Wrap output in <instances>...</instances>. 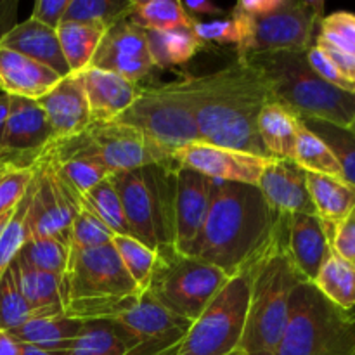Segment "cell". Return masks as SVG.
I'll return each mask as SVG.
<instances>
[{
    "instance_id": "obj_46",
    "label": "cell",
    "mask_w": 355,
    "mask_h": 355,
    "mask_svg": "<svg viewBox=\"0 0 355 355\" xmlns=\"http://www.w3.org/2000/svg\"><path fill=\"white\" fill-rule=\"evenodd\" d=\"M305 55H307V62L311 64V68L314 69V71L318 73L324 82H328L329 85L336 87V89L347 90V92H354L352 83L347 82V80L343 78L342 73L336 69V66L333 64L331 59L328 58V54H326L319 45L312 44L311 47L307 49V52H305Z\"/></svg>"
},
{
    "instance_id": "obj_52",
    "label": "cell",
    "mask_w": 355,
    "mask_h": 355,
    "mask_svg": "<svg viewBox=\"0 0 355 355\" xmlns=\"http://www.w3.org/2000/svg\"><path fill=\"white\" fill-rule=\"evenodd\" d=\"M7 114H9V96H6V94H0V158H6V156H3L2 139H3V128H6Z\"/></svg>"
},
{
    "instance_id": "obj_42",
    "label": "cell",
    "mask_w": 355,
    "mask_h": 355,
    "mask_svg": "<svg viewBox=\"0 0 355 355\" xmlns=\"http://www.w3.org/2000/svg\"><path fill=\"white\" fill-rule=\"evenodd\" d=\"M113 238V232L103 224V220L87 205L82 210L76 211L75 217H73L71 229H69V248H99V246L111 245Z\"/></svg>"
},
{
    "instance_id": "obj_22",
    "label": "cell",
    "mask_w": 355,
    "mask_h": 355,
    "mask_svg": "<svg viewBox=\"0 0 355 355\" xmlns=\"http://www.w3.org/2000/svg\"><path fill=\"white\" fill-rule=\"evenodd\" d=\"M87 101L90 107V120L116 121L141 94L139 83L128 82L123 76L97 68H87L82 73Z\"/></svg>"
},
{
    "instance_id": "obj_45",
    "label": "cell",
    "mask_w": 355,
    "mask_h": 355,
    "mask_svg": "<svg viewBox=\"0 0 355 355\" xmlns=\"http://www.w3.org/2000/svg\"><path fill=\"white\" fill-rule=\"evenodd\" d=\"M193 31L201 44L236 45V47L241 44V26L234 17L217 21H196Z\"/></svg>"
},
{
    "instance_id": "obj_16",
    "label": "cell",
    "mask_w": 355,
    "mask_h": 355,
    "mask_svg": "<svg viewBox=\"0 0 355 355\" xmlns=\"http://www.w3.org/2000/svg\"><path fill=\"white\" fill-rule=\"evenodd\" d=\"M90 68L104 69L139 83L155 69L144 28L132 23L127 16L111 24L104 33Z\"/></svg>"
},
{
    "instance_id": "obj_19",
    "label": "cell",
    "mask_w": 355,
    "mask_h": 355,
    "mask_svg": "<svg viewBox=\"0 0 355 355\" xmlns=\"http://www.w3.org/2000/svg\"><path fill=\"white\" fill-rule=\"evenodd\" d=\"M37 103L47 116L54 139L78 135L92 123L82 73L62 76Z\"/></svg>"
},
{
    "instance_id": "obj_41",
    "label": "cell",
    "mask_w": 355,
    "mask_h": 355,
    "mask_svg": "<svg viewBox=\"0 0 355 355\" xmlns=\"http://www.w3.org/2000/svg\"><path fill=\"white\" fill-rule=\"evenodd\" d=\"M128 2L116 0H69L64 21L111 26L127 16Z\"/></svg>"
},
{
    "instance_id": "obj_34",
    "label": "cell",
    "mask_w": 355,
    "mask_h": 355,
    "mask_svg": "<svg viewBox=\"0 0 355 355\" xmlns=\"http://www.w3.org/2000/svg\"><path fill=\"white\" fill-rule=\"evenodd\" d=\"M61 355H127L123 338L110 321H87Z\"/></svg>"
},
{
    "instance_id": "obj_51",
    "label": "cell",
    "mask_w": 355,
    "mask_h": 355,
    "mask_svg": "<svg viewBox=\"0 0 355 355\" xmlns=\"http://www.w3.org/2000/svg\"><path fill=\"white\" fill-rule=\"evenodd\" d=\"M0 355H19V343L3 329H0Z\"/></svg>"
},
{
    "instance_id": "obj_28",
    "label": "cell",
    "mask_w": 355,
    "mask_h": 355,
    "mask_svg": "<svg viewBox=\"0 0 355 355\" xmlns=\"http://www.w3.org/2000/svg\"><path fill=\"white\" fill-rule=\"evenodd\" d=\"M17 284L28 304L42 315L62 314V277L33 269L21 255L14 260Z\"/></svg>"
},
{
    "instance_id": "obj_3",
    "label": "cell",
    "mask_w": 355,
    "mask_h": 355,
    "mask_svg": "<svg viewBox=\"0 0 355 355\" xmlns=\"http://www.w3.org/2000/svg\"><path fill=\"white\" fill-rule=\"evenodd\" d=\"M290 215H281L276 234L250 266V300L239 349L246 355H276L290 321L291 297L307 283L288 253Z\"/></svg>"
},
{
    "instance_id": "obj_37",
    "label": "cell",
    "mask_w": 355,
    "mask_h": 355,
    "mask_svg": "<svg viewBox=\"0 0 355 355\" xmlns=\"http://www.w3.org/2000/svg\"><path fill=\"white\" fill-rule=\"evenodd\" d=\"M38 314L23 297L17 284L14 262L0 277V329L12 331Z\"/></svg>"
},
{
    "instance_id": "obj_54",
    "label": "cell",
    "mask_w": 355,
    "mask_h": 355,
    "mask_svg": "<svg viewBox=\"0 0 355 355\" xmlns=\"http://www.w3.org/2000/svg\"><path fill=\"white\" fill-rule=\"evenodd\" d=\"M12 211H9V214H6V215H0V234H2V231H3V229H6L7 222H9V218H10V215H12Z\"/></svg>"
},
{
    "instance_id": "obj_24",
    "label": "cell",
    "mask_w": 355,
    "mask_h": 355,
    "mask_svg": "<svg viewBox=\"0 0 355 355\" xmlns=\"http://www.w3.org/2000/svg\"><path fill=\"white\" fill-rule=\"evenodd\" d=\"M0 47L28 55L61 76L69 75V68L59 44L58 30L44 26L31 17L7 30L0 37Z\"/></svg>"
},
{
    "instance_id": "obj_15",
    "label": "cell",
    "mask_w": 355,
    "mask_h": 355,
    "mask_svg": "<svg viewBox=\"0 0 355 355\" xmlns=\"http://www.w3.org/2000/svg\"><path fill=\"white\" fill-rule=\"evenodd\" d=\"M173 159L179 166L194 170L211 180L257 187L263 170L272 158L198 141L177 149L173 153Z\"/></svg>"
},
{
    "instance_id": "obj_55",
    "label": "cell",
    "mask_w": 355,
    "mask_h": 355,
    "mask_svg": "<svg viewBox=\"0 0 355 355\" xmlns=\"http://www.w3.org/2000/svg\"><path fill=\"white\" fill-rule=\"evenodd\" d=\"M12 165H16V163L9 162V159H6V158H0V172H2V170H6L7 166H12ZM19 166H23V165H19Z\"/></svg>"
},
{
    "instance_id": "obj_48",
    "label": "cell",
    "mask_w": 355,
    "mask_h": 355,
    "mask_svg": "<svg viewBox=\"0 0 355 355\" xmlns=\"http://www.w3.org/2000/svg\"><path fill=\"white\" fill-rule=\"evenodd\" d=\"M68 3L69 0H38L30 17L42 23L44 26L58 30L59 24L64 21Z\"/></svg>"
},
{
    "instance_id": "obj_12",
    "label": "cell",
    "mask_w": 355,
    "mask_h": 355,
    "mask_svg": "<svg viewBox=\"0 0 355 355\" xmlns=\"http://www.w3.org/2000/svg\"><path fill=\"white\" fill-rule=\"evenodd\" d=\"M127 345V355H175L191 321L166 311L148 291L110 319Z\"/></svg>"
},
{
    "instance_id": "obj_10",
    "label": "cell",
    "mask_w": 355,
    "mask_h": 355,
    "mask_svg": "<svg viewBox=\"0 0 355 355\" xmlns=\"http://www.w3.org/2000/svg\"><path fill=\"white\" fill-rule=\"evenodd\" d=\"M231 277L211 263L177 252L158 253L148 293L166 311L196 321Z\"/></svg>"
},
{
    "instance_id": "obj_30",
    "label": "cell",
    "mask_w": 355,
    "mask_h": 355,
    "mask_svg": "<svg viewBox=\"0 0 355 355\" xmlns=\"http://www.w3.org/2000/svg\"><path fill=\"white\" fill-rule=\"evenodd\" d=\"M148 45L155 68L184 64L203 47L194 35L193 28H177L166 31H148Z\"/></svg>"
},
{
    "instance_id": "obj_36",
    "label": "cell",
    "mask_w": 355,
    "mask_h": 355,
    "mask_svg": "<svg viewBox=\"0 0 355 355\" xmlns=\"http://www.w3.org/2000/svg\"><path fill=\"white\" fill-rule=\"evenodd\" d=\"M111 245H113L118 259L121 260L125 270L132 277V281L137 284L139 290L142 293L148 291L153 270L158 262V253L153 252L144 243L132 238V236H114Z\"/></svg>"
},
{
    "instance_id": "obj_25",
    "label": "cell",
    "mask_w": 355,
    "mask_h": 355,
    "mask_svg": "<svg viewBox=\"0 0 355 355\" xmlns=\"http://www.w3.org/2000/svg\"><path fill=\"white\" fill-rule=\"evenodd\" d=\"M307 189L328 236L355 211V189L345 180L307 172Z\"/></svg>"
},
{
    "instance_id": "obj_39",
    "label": "cell",
    "mask_w": 355,
    "mask_h": 355,
    "mask_svg": "<svg viewBox=\"0 0 355 355\" xmlns=\"http://www.w3.org/2000/svg\"><path fill=\"white\" fill-rule=\"evenodd\" d=\"M33 269L62 277L69 259V243L58 238H30L19 253Z\"/></svg>"
},
{
    "instance_id": "obj_23",
    "label": "cell",
    "mask_w": 355,
    "mask_h": 355,
    "mask_svg": "<svg viewBox=\"0 0 355 355\" xmlns=\"http://www.w3.org/2000/svg\"><path fill=\"white\" fill-rule=\"evenodd\" d=\"M61 78L28 55L0 47V92L6 96L38 101Z\"/></svg>"
},
{
    "instance_id": "obj_44",
    "label": "cell",
    "mask_w": 355,
    "mask_h": 355,
    "mask_svg": "<svg viewBox=\"0 0 355 355\" xmlns=\"http://www.w3.org/2000/svg\"><path fill=\"white\" fill-rule=\"evenodd\" d=\"M33 175V165H12L0 172V215L9 214L17 207L21 198L26 193Z\"/></svg>"
},
{
    "instance_id": "obj_5",
    "label": "cell",
    "mask_w": 355,
    "mask_h": 355,
    "mask_svg": "<svg viewBox=\"0 0 355 355\" xmlns=\"http://www.w3.org/2000/svg\"><path fill=\"white\" fill-rule=\"evenodd\" d=\"M305 52H267L250 55L246 61L263 73L274 101L302 120H319L349 128L355 120V94L324 82L311 68Z\"/></svg>"
},
{
    "instance_id": "obj_31",
    "label": "cell",
    "mask_w": 355,
    "mask_h": 355,
    "mask_svg": "<svg viewBox=\"0 0 355 355\" xmlns=\"http://www.w3.org/2000/svg\"><path fill=\"white\" fill-rule=\"evenodd\" d=\"M127 17L148 31L193 28L191 19L177 0H134L128 2Z\"/></svg>"
},
{
    "instance_id": "obj_33",
    "label": "cell",
    "mask_w": 355,
    "mask_h": 355,
    "mask_svg": "<svg viewBox=\"0 0 355 355\" xmlns=\"http://www.w3.org/2000/svg\"><path fill=\"white\" fill-rule=\"evenodd\" d=\"M293 162L304 172L343 180V172L340 168V163L336 156L333 155L331 149H329V146L318 134H314L304 121H302L297 144H295Z\"/></svg>"
},
{
    "instance_id": "obj_35",
    "label": "cell",
    "mask_w": 355,
    "mask_h": 355,
    "mask_svg": "<svg viewBox=\"0 0 355 355\" xmlns=\"http://www.w3.org/2000/svg\"><path fill=\"white\" fill-rule=\"evenodd\" d=\"M83 198H85L87 207L103 220V224L114 236H132L123 203L110 177L94 186L89 193L83 194Z\"/></svg>"
},
{
    "instance_id": "obj_32",
    "label": "cell",
    "mask_w": 355,
    "mask_h": 355,
    "mask_svg": "<svg viewBox=\"0 0 355 355\" xmlns=\"http://www.w3.org/2000/svg\"><path fill=\"white\" fill-rule=\"evenodd\" d=\"M311 284L338 307H355V267L335 252L329 255Z\"/></svg>"
},
{
    "instance_id": "obj_13",
    "label": "cell",
    "mask_w": 355,
    "mask_h": 355,
    "mask_svg": "<svg viewBox=\"0 0 355 355\" xmlns=\"http://www.w3.org/2000/svg\"><path fill=\"white\" fill-rule=\"evenodd\" d=\"M33 166V193L28 210L30 238H58L69 243L73 217L82 210L78 194L55 172L42 151Z\"/></svg>"
},
{
    "instance_id": "obj_1",
    "label": "cell",
    "mask_w": 355,
    "mask_h": 355,
    "mask_svg": "<svg viewBox=\"0 0 355 355\" xmlns=\"http://www.w3.org/2000/svg\"><path fill=\"white\" fill-rule=\"evenodd\" d=\"M194 101L201 142L270 158L257 123L260 111L274 96L255 64L238 59L218 71L194 76Z\"/></svg>"
},
{
    "instance_id": "obj_43",
    "label": "cell",
    "mask_w": 355,
    "mask_h": 355,
    "mask_svg": "<svg viewBox=\"0 0 355 355\" xmlns=\"http://www.w3.org/2000/svg\"><path fill=\"white\" fill-rule=\"evenodd\" d=\"M318 38L355 58V14L336 10L319 21Z\"/></svg>"
},
{
    "instance_id": "obj_18",
    "label": "cell",
    "mask_w": 355,
    "mask_h": 355,
    "mask_svg": "<svg viewBox=\"0 0 355 355\" xmlns=\"http://www.w3.org/2000/svg\"><path fill=\"white\" fill-rule=\"evenodd\" d=\"M54 139L47 116L37 101L9 97L3 128V156L16 165H33L38 153Z\"/></svg>"
},
{
    "instance_id": "obj_8",
    "label": "cell",
    "mask_w": 355,
    "mask_h": 355,
    "mask_svg": "<svg viewBox=\"0 0 355 355\" xmlns=\"http://www.w3.org/2000/svg\"><path fill=\"white\" fill-rule=\"evenodd\" d=\"M116 121L142 132L172 155L198 142L194 76L142 89L135 103Z\"/></svg>"
},
{
    "instance_id": "obj_27",
    "label": "cell",
    "mask_w": 355,
    "mask_h": 355,
    "mask_svg": "<svg viewBox=\"0 0 355 355\" xmlns=\"http://www.w3.org/2000/svg\"><path fill=\"white\" fill-rule=\"evenodd\" d=\"M82 321L66 318L64 314L37 315L19 328L9 331L17 343L33 345L49 352L62 354L69 349L82 329Z\"/></svg>"
},
{
    "instance_id": "obj_29",
    "label": "cell",
    "mask_w": 355,
    "mask_h": 355,
    "mask_svg": "<svg viewBox=\"0 0 355 355\" xmlns=\"http://www.w3.org/2000/svg\"><path fill=\"white\" fill-rule=\"evenodd\" d=\"M110 26L62 21L58 28V38L69 73H83L90 68L94 54Z\"/></svg>"
},
{
    "instance_id": "obj_57",
    "label": "cell",
    "mask_w": 355,
    "mask_h": 355,
    "mask_svg": "<svg viewBox=\"0 0 355 355\" xmlns=\"http://www.w3.org/2000/svg\"><path fill=\"white\" fill-rule=\"evenodd\" d=\"M354 94H355V83H354Z\"/></svg>"
},
{
    "instance_id": "obj_21",
    "label": "cell",
    "mask_w": 355,
    "mask_h": 355,
    "mask_svg": "<svg viewBox=\"0 0 355 355\" xmlns=\"http://www.w3.org/2000/svg\"><path fill=\"white\" fill-rule=\"evenodd\" d=\"M288 253L304 279L312 283L333 253L328 231L318 215H291L288 224Z\"/></svg>"
},
{
    "instance_id": "obj_7",
    "label": "cell",
    "mask_w": 355,
    "mask_h": 355,
    "mask_svg": "<svg viewBox=\"0 0 355 355\" xmlns=\"http://www.w3.org/2000/svg\"><path fill=\"white\" fill-rule=\"evenodd\" d=\"M276 355H355V307H338L314 284L302 283Z\"/></svg>"
},
{
    "instance_id": "obj_11",
    "label": "cell",
    "mask_w": 355,
    "mask_h": 355,
    "mask_svg": "<svg viewBox=\"0 0 355 355\" xmlns=\"http://www.w3.org/2000/svg\"><path fill=\"white\" fill-rule=\"evenodd\" d=\"M250 300V270L236 274L208 304L175 355H229L239 349Z\"/></svg>"
},
{
    "instance_id": "obj_50",
    "label": "cell",
    "mask_w": 355,
    "mask_h": 355,
    "mask_svg": "<svg viewBox=\"0 0 355 355\" xmlns=\"http://www.w3.org/2000/svg\"><path fill=\"white\" fill-rule=\"evenodd\" d=\"M182 9L186 10L187 16L196 23V17L200 16H214V14H222L224 10L214 3L211 0H182L180 2Z\"/></svg>"
},
{
    "instance_id": "obj_9",
    "label": "cell",
    "mask_w": 355,
    "mask_h": 355,
    "mask_svg": "<svg viewBox=\"0 0 355 355\" xmlns=\"http://www.w3.org/2000/svg\"><path fill=\"white\" fill-rule=\"evenodd\" d=\"M322 10L321 0H274L272 7L259 14L232 10V17L241 26L238 59L267 52H305L314 42Z\"/></svg>"
},
{
    "instance_id": "obj_38",
    "label": "cell",
    "mask_w": 355,
    "mask_h": 355,
    "mask_svg": "<svg viewBox=\"0 0 355 355\" xmlns=\"http://www.w3.org/2000/svg\"><path fill=\"white\" fill-rule=\"evenodd\" d=\"M31 193H33V179H31L24 196L14 208L6 229L0 234V277L9 269L10 263L16 260V257L19 255L24 243H26L28 236H30V232H28V210H30Z\"/></svg>"
},
{
    "instance_id": "obj_47",
    "label": "cell",
    "mask_w": 355,
    "mask_h": 355,
    "mask_svg": "<svg viewBox=\"0 0 355 355\" xmlns=\"http://www.w3.org/2000/svg\"><path fill=\"white\" fill-rule=\"evenodd\" d=\"M329 241L333 252L355 267V211L333 229Z\"/></svg>"
},
{
    "instance_id": "obj_58",
    "label": "cell",
    "mask_w": 355,
    "mask_h": 355,
    "mask_svg": "<svg viewBox=\"0 0 355 355\" xmlns=\"http://www.w3.org/2000/svg\"><path fill=\"white\" fill-rule=\"evenodd\" d=\"M0 94H2V92H0Z\"/></svg>"
},
{
    "instance_id": "obj_26",
    "label": "cell",
    "mask_w": 355,
    "mask_h": 355,
    "mask_svg": "<svg viewBox=\"0 0 355 355\" xmlns=\"http://www.w3.org/2000/svg\"><path fill=\"white\" fill-rule=\"evenodd\" d=\"M302 127V118L277 101L266 104L260 111L259 137L267 155L274 159L293 162L295 144Z\"/></svg>"
},
{
    "instance_id": "obj_49",
    "label": "cell",
    "mask_w": 355,
    "mask_h": 355,
    "mask_svg": "<svg viewBox=\"0 0 355 355\" xmlns=\"http://www.w3.org/2000/svg\"><path fill=\"white\" fill-rule=\"evenodd\" d=\"M315 45H319V47H321L322 51L328 54V58L331 59L333 64L336 66V69L342 73L343 78L354 85L355 83V58L354 55H350V54H347V52L340 51V49L333 47L331 44L321 40V38H315Z\"/></svg>"
},
{
    "instance_id": "obj_17",
    "label": "cell",
    "mask_w": 355,
    "mask_h": 355,
    "mask_svg": "<svg viewBox=\"0 0 355 355\" xmlns=\"http://www.w3.org/2000/svg\"><path fill=\"white\" fill-rule=\"evenodd\" d=\"M214 180L194 170L177 166L175 252L194 257L211 203Z\"/></svg>"
},
{
    "instance_id": "obj_6",
    "label": "cell",
    "mask_w": 355,
    "mask_h": 355,
    "mask_svg": "<svg viewBox=\"0 0 355 355\" xmlns=\"http://www.w3.org/2000/svg\"><path fill=\"white\" fill-rule=\"evenodd\" d=\"M177 166L172 159L110 175L123 203L132 238L156 253L175 252Z\"/></svg>"
},
{
    "instance_id": "obj_53",
    "label": "cell",
    "mask_w": 355,
    "mask_h": 355,
    "mask_svg": "<svg viewBox=\"0 0 355 355\" xmlns=\"http://www.w3.org/2000/svg\"><path fill=\"white\" fill-rule=\"evenodd\" d=\"M19 355H61V354L49 352V350L38 349V347L24 345V343H19Z\"/></svg>"
},
{
    "instance_id": "obj_56",
    "label": "cell",
    "mask_w": 355,
    "mask_h": 355,
    "mask_svg": "<svg viewBox=\"0 0 355 355\" xmlns=\"http://www.w3.org/2000/svg\"><path fill=\"white\" fill-rule=\"evenodd\" d=\"M229 355H246V354L243 352L241 349H238V350H234V352H231V354H229Z\"/></svg>"
},
{
    "instance_id": "obj_14",
    "label": "cell",
    "mask_w": 355,
    "mask_h": 355,
    "mask_svg": "<svg viewBox=\"0 0 355 355\" xmlns=\"http://www.w3.org/2000/svg\"><path fill=\"white\" fill-rule=\"evenodd\" d=\"M85 134L97 156L113 173L173 159L172 153L120 121H94Z\"/></svg>"
},
{
    "instance_id": "obj_40",
    "label": "cell",
    "mask_w": 355,
    "mask_h": 355,
    "mask_svg": "<svg viewBox=\"0 0 355 355\" xmlns=\"http://www.w3.org/2000/svg\"><path fill=\"white\" fill-rule=\"evenodd\" d=\"M314 134H318L340 163L343 180L355 189V135L349 128L336 127L319 120H302Z\"/></svg>"
},
{
    "instance_id": "obj_20",
    "label": "cell",
    "mask_w": 355,
    "mask_h": 355,
    "mask_svg": "<svg viewBox=\"0 0 355 355\" xmlns=\"http://www.w3.org/2000/svg\"><path fill=\"white\" fill-rule=\"evenodd\" d=\"M257 187L276 215H315L307 189V172L291 159H270Z\"/></svg>"
},
{
    "instance_id": "obj_2",
    "label": "cell",
    "mask_w": 355,
    "mask_h": 355,
    "mask_svg": "<svg viewBox=\"0 0 355 355\" xmlns=\"http://www.w3.org/2000/svg\"><path fill=\"white\" fill-rule=\"evenodd\" d=\"M276 215L259 187L214 180L211 203L194 259L229 277L246 272L276 234Z\"/></svg>"
},
{
    "instance_id": "obj_4",
    "label": "cell",
    "mask_w": 355,
    "mask_h": 355,
    "mask_svg": "<svg viewBox=\"0 0 355 355\" xmlns=\"http://www.w3.org/2000/svg\"><path fill=\"white\" fill-rule=\"evenodd\" d=\"M62 314L76 321H110L120 309L142 295L113 245L90 250L69 248L61 279Z\"/></svg>"
}]
</instances>
